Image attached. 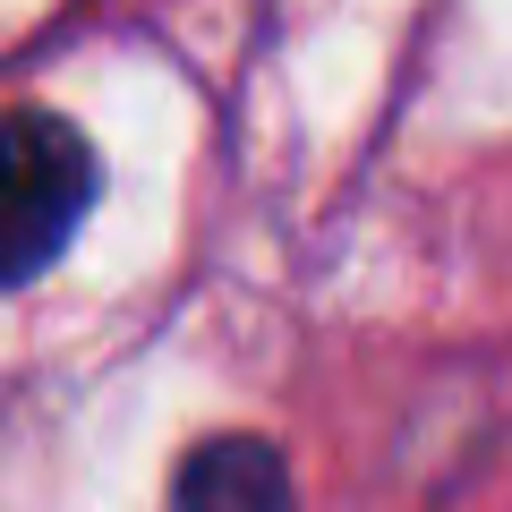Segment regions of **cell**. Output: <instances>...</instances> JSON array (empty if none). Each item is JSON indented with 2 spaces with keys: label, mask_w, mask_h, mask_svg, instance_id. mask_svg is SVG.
<instances>
[{
  "label": "cell",
  "mask_w": 512,
  "mask_h": 512,
  "mask_svg": "<svg viewBox=\"0 0 512 512\" xmlns=\"http://www.w3.org/2000/svg\"><path fill=\"white\" fill-rule=\"evenodd\" d=\"M171 512H299L291 495V461L265 436H214L180 461Z\"/></svg>",
  "instance_id": "obj_2"
},
{
  "label": "cell",
  "mask_w": 512,
  "mask_h": 512,
  "mask_svg": "<svg viewBox=\"0 0 512 512\" xmlns=\"http://www.w3.org/2000/svg\"><path fill=\"white\" fill-rule=\"evenodd\" d=\"M94 205V146L60 111H0V291L52 274Z\"/></svg>",
  "instance_id": "obj_1"
}]
</instances>
